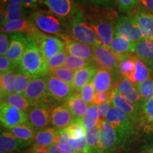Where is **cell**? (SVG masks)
Listing matches in <instances>:
<instances>
[{
    "mask_svg": "<svg viewBox=\"0 0 153 153\" xmlns=\"http://www.w3.org/2000/svg\"><path fill=\"white\" fill-rule=\"evenodd\" d=\"M87 22L101 42L102 46L109 48L114 37V26L118 18L114 8L89 7L85 13Z\"/></svg>",
    "mask_w": 153,
    "mask_h": 153,
    "instance_id": "6da1fadb",
    "label": "cell"
},
{
    "mask_svg": "<svg viewBox=\"0 0 153 153\" xmlns=\"http://www.w3.org/2000/svg\"><path fill=\"white\" fill-rule=\"evenodd\" d=\"M28 43L25 52L17 65L19 72L28 76L48 74L49 70L47 61L32 39L28 37Z\"/></svg>",
    "mask_w": 153,
    "mask_h": 153,
    "instance_id": "7a4b0ae2",
    "label": "cell"
},
{
    "mask_svg": "<svg viewBox=\"0 0 153 153\" xmlns=\"http://www.w3.org/2000/svg\"><path fill=\"white\" fill-rule=\"evenodd\" d=\"M29 19L40 31L48 35L59 36L64 41L68 38L66 33L69 32V29L65 24L64 21L50 11H35L30 14Z\"/></svg>",
    "mask_w": 153,
    "mask_h": 153,
    "instance_id": "3957f363",
    "label": "cell"
},
{
    "mask_svg": "<svg viewBox=\"0 0 153 153\" xmlns=\"http://www.w3.org/2000/svg\"><path fill=\"white\" fill-rule=\"evenodd\" d=\"M69 33L72 40L90 45H101L97 34L89 26L85 13L79 11L71 19Z\"/></svg>",
    "mask_w": 153,
    "mask_h": 153,
    "instance_id": "277c9868",
    "label": "cell"
},
{
    "mask_svg": "<svg viewBox=\"0 0 153 153\" xmlns=\"http://www.w3.org/2000/svg\"><path fill=\"white\" fill-rule=\"evenodd\" d=\"M27 36L33 40L46 61L55 55L65 50L66 44L65 41L57 36L44 33L37 28Z\"/></svg>",
    "mask_w": 153,
    "mask_h": 153,
    "instance_id": "5b68a950",
    "label": "cell"
},
{
    "mask_svg": "<svg viewBox=\"0 0 153 153\" xmlns=\"http://www.w3.org/2000/svg\"><path fill=\"white\" fill-rule=\"evenodd\" d=\"M105 120L108 122L114 128L121 145L134 133L135 120L117 107L113 106L111 108L107 113Z\"/></svg>",
    "mask_w": 153,
    "mask_h": 153,
    "instance_id": "8992f818",
    "label": "cell"
},
{
    "mask_svg": "<svg viewBox=\"0 0 153 153\" xmlns=\"http://www.w3.org/2000/svg\"><path fill=\"white\" fill-rule=\"evenodd\" d=\"M51 107L46 101H41L30 106L27 114L28 123L36 131L48 128L51 125Z\"/></svg>",
    "mask_w": 153,
    "mask_h": 153,
    "instance_id": "52a82bcc",
    "label": "cell"
},
{
    "mask_svg": "<svg viewBox=\"0 0 153 153\" xmlns=\"http://www.w3.org/2000/svg\"><path fill=\"white\" fill-rule=\"evenodd\" d=\"M114 36H117L131 43L143 40L142 32L129 16H120L114 26Z\"/></svg>",
    "mask_w": 153,
    "mask_h": 153,
    "instance_id": "ba28073f",
    "label": "cell"
},
{
    "mask_svg": "<svg viewBox=\"0 0 153 153\" xmlns=\"http://www.w3.org/2000/svg\"><path fill=\"white\" fill-rule=\"evenodd\" d=\"M93 61L95 65L100 68L106 69L117 76L119 73L118 70V57L108 48L98 45L92 46Z\"/></svg>",
    "mask_w": 153,
    "mask_h": 153,
    "instance_id": "9c48e42d",
    "label": "cell"
},
{
    "mask_svg": "<svg viewBox=\"0 0 153 153\" xmlns=\"http://www.w3.org/2000/svg\"><path fill=\"white\" fill-rule=\"evenodd\" d=\"M23 96L29 101L31 106L46 101L48 97H49L47 87V74L33 76Z\"/></svg>",
    "mask_w": 153,
    "mask_h": 153,
    "instance_id": "30bf717a",
    "label": "cell"
},
{
    "mask_svg": "<svg viewBox=\"0 0 153 153\" xmlns=\"http://www.w3.org/2000/svg\"><path fill=\"white\" fill-rule=\"evenodd\" d=\"M0 120L3 127L11 130L17 126L26 123L28 121L27 114L4 101H1Z\"/></svg>",
    "mask_w": 153,
    "mask_h": 153,
    "instance_id": "8fae6325",
    "label": "cell"
},
{
    "mask_svg": "<svg viewBox=\"0 0 153 153\" xmlns=\"http://www.w3.org/2000/svg\"><path fill=\"white\" fill-rule=\"evenodd\" d=\"M47 87L49 97L58 101L65 102L76 91L73 86L51 74H47Z\"/></svg>",
    "mask_w": 153,
    "mask_h": 153,
    "instance_id": "7c38bea8",
    "label": "cell"
},
{
    "mask_svg": "<svg viewBox=\"0 0 153 153\" xmlns=\"http://www.w3.org/2000/svg\"><path fill=\"white\" fill-rule=\"evenodd\" d=\"M99 138L103 152H116L120 145H121L116 132L115 131L112 126L106 120H104L102 122H99Z\"/></svg>",
    "mask_w": 153,
    "mask_h": 153,
    "instance_id": "4fadbf2b",
    "label": "cell"
},
{
    "mask_svg": "<svg viewBox=\"0 0 153 153\" xmlns=\"http://www.w3.org/2000/svg\"><path fill=\"white\" fill-rule=\"evenodd\" d=\"M49 11L65 21L72 18L79 11L75 0H45Z\"/></svg>",
    "mask_w": 153,
    "mask_h": 153,
    "instance_id": "5bb4252c",
    "label": "cell"
},
{
    "mask_svg": "<svg viewBox=\"0 0 153 153\" xmlns=\"http://www.w3.org/2000/svg\"><path fill=\"white\" fill-rule=\"evenodd\" d=\"M28 40V36L26 33L11 34L9 48L5 56L16 65L19 64L24 55Z\"/></svg>",
    "mask_w": 153,
    "mask_h": 153,
    "instance_id": "9a60e30c",
    "label": "cell"
},
{
    "mask_svg": "<svg viewBox=\"0 0 153 153\" xmlns=\"http://www.w3.org/2000/svg\"><path fill=\"white\" fill-rule=\"evenodd\" d=\"M75 120V118L65 104L54 107L51 111V125L53 128L62 131L66 129Z\"/></svg>",
    "mask_w": 153,
    "mask_h": 153,
    "instance_id": "2e32d148",
    "label": "cell"
},
{
    "mask_svg": "<svg viewBox=\"0 0 153 153\" xmlns=\"http://www.w3.org/2000/svg\"><path fill=\"white\" fill-rule=\"evenodd\" d=\"M129 16L141 30L143 39H153L152 14L137 9L131 12Z\"/></svg>",
    "mask_w": 153,
    "mask_h": 153,
    "instance_id": "e0dca14e",
    "label": "cell"
},
{
    "mask_svg": "<svg viewBox=\"0 0 153 153\" xmlns=\"http://www.w3.org/2000/svg\"><path fill=\"white\" fill-rule=\"evenodd\" d=\"M114 90L123 95L126 99L135 104L140 106H142L143 104L135 85L128 78L123 76L119 78L115 84Z\"/></svg>",
    "mask_w": 153,
    "mask_h": 153,
    "instance_id": "ac0fdd59",
    "label": "cell"
},
{
    "mask_svg": "<svg viewBox=\"0 0 153 153\" xmlns=\"http://www.w3.org/2000/svg\"><path fill=\"white\" fill-rule=\"evenodd\" d=\"M112 104L131 116L135 121L142 112V106L132 102L114 89L112 90Z\"/></svg>",
    "mask_w": 153,
    "mask_h": 153,
    "instance_id": "d6986e66",
    "label": "cell"
},
{
    "mask_svg": "<svg viewBox=\"0 0 153 153\" xmlns=\"http://www.w3.org/2000/svg\"><path fill=\"white\" fill-rule=\"evenodd\" d=\"M31 144L17 138L9 132H1L0 136V152L14 153L22 151Z\"/></svg>",
    "mask_w": 153,
    "mask_h": 153,
    "instance_id": "ffe728a7",
    "label": "cell"
},
{
    "mask_svg": "<svg viewBox=\"0 0 153 153\" xmlns=\"http://www.w3.org/2000/svg\"><path fill=\"white\" fill-rule=\"evenodd\" d=\"M116 76L106 69L99 68L97 70L92 81L96 91L99 92H109L114 89Z\"/></svg>",
    "mask_w": 153,
    "mask_h": 153,
    "instance_id": "44dd1931",
    "label": "cell"
},
{
    "mask_svg": "<svg viewBox=\"0 0 153 153\" xmlns=\"http://www.w3.org/2000/svg\"><path fill=\"white\" fill-rule=\"evenodd\" d=\"M62 137V131L54 128H46L36 131L34 140V145L42 148H47L51 145L57 144Z\"/></svg>",
    "mask_w": 153,
    "mask_h": 153,
    "instance_id": "7402d4cb",
    "label": "cell"
},
{
    "mask_svg": "<svg viewBox=\"0 0 153 153\" xmlns=\"http://www.w3.org/2000/svg\"><path fill=\"white\" fill-rule=\"evenodd\" d=\"M65 50L69 55L79 57L87 60H93L92 46L79 43L72 39L65 40Z\"/></svg>",
    "mask_w": 153,
    "mask_h": 153,
    "instance_id": "603a6c76",
    "label": "cell"
},
{
    "mask_svg": "<svg viewBox=\"0 0 153 153\" xmlns=\"http://www.w3.org/2000/svg\"><path fill=\"white\" fill-rule=\"evenodd\" d=\"M36 29V26L30 19L26 18L5 23L1 26V31L7 34L22 33L28 35Z\"/></svg>",
    "mask_w": 153,
    "mask_h": 153,
    "instance_id": "cb8c5ba5",
    "label": "cell"
},
{
    "mask_svg": "<svg viewBox=\"0 0 153 153\" xmlns=\"http://www.w3.org/2000/svg\"><path fill=\"white\" fill-rule=\"evenodd\" d=\"M65 104L72 113L75 119H82L89 106L76 91L65 102Z\"/></svg>",
    "mask_w": 153,
    "mask_h": 153,
    "instance_id": "d4e9b609",
    "label": "cell"
},
{
    "mask_svg": "<svg viewBox=\"0 0 153 153\" xmlns=\"http://www.w3.org/2000/svg\"><path fill=\"white\" fill-rule=\"evenodd\" d=\"M97 70L98 69L96 67L93 66L75 71L74 79L72 85L75 91L79 93L82 88L89 82H91Z\"/></svg>",
    "mask_w": 153,
    "mask_h": 153,
    "instance_id": "484cf974",
    "label": "cell"
},
{
    "mask_svg": "<svg viewBox=\"0 0 153 153\" xmlns=\"http://www.w3.org/2000/svg\"><path fill=\"white\" fill-rule=\"evenodd\" d=\"M151 77H152V74H151L149 66L144 61L140 60L139 57L136 56L135 68H134L133 73L129 76L128 79L131 80L134 85H137L146 81L147 79Z\"/></svg>",
    "mask_w": 153,
    "mask_h": 153,
    "instance_id": "4316f807",
    "label": "cell"
},
{
    "mask_svg": "<svg viewBox=\"0 0 153 153\" xmlns=\"http://www.w3.org/2000/svg\"><path fill=\"white\" fill-rule=\"evenodd\" d=\"M135 55L150 65L153 62V39H143L135 44Z\"/></svg>",
    "mask_w": 153,
    "mask_h": 153,
    "instance_id": "83f0119b",
    "label": "cell"
},
{
    "mask_svg": "<svg viewBox=\"0 0 153 153\" xmlns=\"http://www.w3.org/2000/svg\"><path fill=\"white\" fill-rule=\"evenodd\" d=\"M16 71H11L1 74L0 77V94L1 101L4 100L8 96L14 93V82L17 74Z\"/></svg>",
    "mask_w": 153,
    "mask_h": 153,
    "instance_id": "f1b7e54d",
    "label": "cell"
},
{
    "mask_svg": "<svg viewBox=\"0 0 153 153\" xmlns=\"http://www.w3.org/2000/svg\"><path fill=\"white\" fill-rule=\"evenodd\" d=\"M135 44L136 43H131L117 36H114L109 48L118 56L126 53H134Z\"/></svg>",
    "mask_w": 153,
    "mask_h": 153,
    "instance_id": "f546056e",
    "label": "cell"
},
{
    "mask_svg": "<svg viewBox=\"0 0 153 153\" xmlns=\"http://www.w3.org/2000/svg\"><path fill=\"white\" fill-rule=\"evenodd\" d=\"M118 70L120 75L128 78L133 73L135 65L136 55L132 53H126L118 55Z\"/></svg>",
    "mask_w": 153,
    "mask_h": 153,
    "instance_id": "4dcf8cb0",
    "label": "cell"
},
{
    "mask_svg": "<svg viewBox=\"0 0 153 153\" xmlns=\"http://www.w3.org/2000/svg\"><path fill=\"white\" fill-rule=\"evenodd\" d=\"M10 132L17 138L29 143H34L36 131L28 122L19 125L10 130Z\"/></svg>",
    "mask_w": 153,
    "mask_h": 153,
    "instance_id": "1f68e13d",
    "label": "cell"
},
{
    "mask_svg": "<svg viewBox=\"0 0 153 153\" xmlns=\"http://www.w3.org/2000/svg\"><path fill=\"white\" fill-rule=\"evenodd\" d=\"M100 124L91 129L86 130V139L91 153H104L101 149L99 138Z\"/></svg>",
    "mask_w": 153,
    "mask_h": 153,
    "instance_id": "d6a6232c",
    "label": "cell"
},
{
    "mask_svg": "<svg viewBox=\"0 0 153 153\" xmlns=\"http://www.w3.org/2000/svg\"><path fill=\"white\" fill-rule=\"evenodd\" d=\"M24 6L7 4L4 8V21L1 26L5 23L19 20L26 18V12Z\"/></svg>",
    "mask_w": 153,
    "mask_h": 153,
    "instance_id": "836d02e7",
    "label": "cell"
},
{
    "mask_svg": "<svg viewBox=\"0 0 153 153\" xmlns=\"http://www.w3.org/2000/svg\"><path fill=\"white\" fill-rule=\"evenodd\" d=\"M82 120L86 130L91 129L98 125L99 123L98 105L95 104L89 105L87 112Z\"/></svg>",
    "mask_w": 153,
    "mask_h": 153,
    "instance_id": "e575fe53",
    "label": "cell"
},
{
    "mask_svg": "<svg viewBox=\"0 0 153 153\" xmlns=\"http://www.w3.org/2000/svg\"><path fill=\"white\" fill-rule=\"evenodd\" d=\"M1 101H4L8 104L16 107L17 108L26 113L28 111V110L29 109L30 106H31L29 101L25 98L24 96L15 92L8 96L4 100Z\"/></svg>",
    "mask_w": 153,
    "mask_h": 153,
    "instance_id": "d590c367",
    "label": "cell"
},
{
    "mask_svg": "<svg viewBox=\"0 0 153 153\" xmlns=\"http://www.w3.org/2000/svg\"><path fill=\"white\" fill-rule=\"evenodd\" d=\"M94 64L95 63L93 60H84V59L79 58V57L72 56V55H68L64 66L75 72L76 70H81V69L94 66Z\"/></svg>",
    "mask_w": 153,
    "mask_h": 153,
    "instance_id": "8d00e7d4",
    "label": "cell"
},
{
    "mask_svg": "<svg viewBox=\"0 0 153 153\" xmlns=\"http://www.w3.org/2000/svg\"><path fill=\"white\" fill-rule=\"evenodd\" d=\"M74 74H75V72L70 69L67 68L66 67H61V68L51 70L48 73V74H51V75L67 82L70 85H73Z\"/></svg>",
    "mask_w": 153,
    "mask_h": 153,
    "instance_id": "74e56055",
    "label": "cell"
},
{
    "mask_svg": "<svg viewBox=\"0 0 153 153\" xmlns=\"http://www.w3.org/2000/svg\"><path fill=\"white\" fill-rule=\"evenodd\" d=\"M137 91L140 95L143 102H146L153 99V79L152 77L146 81L135 85Z\"/></svg>",
    "mask_w": 153,
    "mask_h": 153,
    "instance_id": "f35d334b",
    "label": "cell"
},
{
    "mask_svg": "<svg viewBox=\"0 0 153 153\" xmlns=\"http://www.w3.org/2000/svg\"><path fill=\"white\" fill-rule=\"evenodd\" d=\"M67 133L72 138L78 140L86 135V128L82 119H75L71 125L65 129Z\"/></svg>",
    "mask_w": 153,
    "mask_h": 153,
    "instance_id": "ab89813d",
    "label": "cell"
},
{
    "mask_svg": "<svg viewBox=\"0 0 153 153\" xmlns=\"http://www.w3.org/2000/svg\"><path fill=\"white\" fill-rule=\"evenodd\" d=\"M77 4L89 7H104L114 8L116 4V0H75Z\"/></svg>",
    "mask_w": 153,
    "mask_h": 153,
    "instance_id": "60d3db41",
    "label": "cell"
},
{
    "mask_svg": "<svg viewBox=\"0 0 153 153\" xmlns=\"http://www.w3.org/2000/svg\"><path fill=\"white\" fill-rule=\"evenodd\" d=\"M33 76H28L24 74L22 72H17L16 79L14 82V90L15 93L23 95L24 91H26L28 84L30 80L33 79Z\"/></svg>",
    "mask_w": 153,
    "mask_h": 153,
    "instance_id": "b9f144b4",
    "label": "cell"
},
{
    "mask_svg": "<svg viewBox=\"0 0 153 153\" xmlns=\"http://www.w3.org/2000/svg\"><path fill=\"white\" fill-rule=\"evenodd\" d=\"M68 52L66 50L62 51V52L57 53V54L55 55L54 56L49 59L47 61L48 67L49 71L51 70H55V69L61 68L65 64L67 58H68ZM49 73V72H48Z\"/></svg>",
    "mask_w": 153,
    "mask_h": 153,
    "instance_id": "7bdbcfd3",
    "label": "cell"
},
{
    "mask_svg": "<svg viewBox=\"0 0 153 153\" xmlns=\"http://www.w3.org/2000/svg\"><path fill=\"white\" fill-rule=\"evenodd\" d=\"M96 91L92 82H89L87 85L82 89L79 93L81 98L85 101L88 105L93 104L94 98Z\"/></svg>",
    "mask_w": 153,
    "mask_h": 153,
    "instance_id": "ee69618b",
    "label": "cell"
},
{
    "mask_svg": "<svg viewBox=\"0 0 153 153\" xmlns=\"http://www.w3.org/2000/svg\"><path fill=\"white\" fill-rule=\"evenodd\" d=\"M139 0H116L118 9L123 13H131L138 4Z\"/></svg>",
    "mask_w": 153,
    "mask_h": 153,
    "instance_id": "f6af8a7d",
    "label": "cell"
},
{
    "mask_svg": "<svg viewBox=\"0 0 153 153\" xmlns=\"http://www.w3.org/2000/svg\"><path fill=\"white\" fill-rule=\"evenodd\" d=\"M141 113L153 128V99L143 103Z\"/></svg>",
    "mask_w": 153,
    "mask_h": 153,
    "instance_id": "bcb514c9",
    "label": "cell"
},
{
    "mask_svg": "<svg viewBox=\"0 0 153 153\" xmlns=\"http://www.w3.org/2000/svg\"><path fill=\"white\" fill-rule=\"evenodd\" d=\"M16 65L7 58L5 55L0 57V73L1 74L14 71Z\"/></svg>",
    "mask_w": 153,
    "mask_h": 153,
    "instance_id": "7dc6e473",
    "label": "cell"
},
{
    "mask_svg": "<svg viewBox=\"0 0 153 153\" xmlns=\"http://www.w3.org/2000/svg\"><path fill=\"white\" fill-rule=\"evenodd\" d=\"M113 106L112 104V94L111 97L106 102L101 105H98V114H99V122H102L105 120L106 116L108 111Z\"/></svg>",
    "mask_w": 153,
    "mask_h": 153,
    "instance_id": "c3c4849f",
    "label": "cell"
},
{
    "mask_svg": "<svg viewBox=\"0 0 153 153\" xmlns=\"http://www.w3.org/2000/svg\"><path fill=\"white\" fill-rule=\"evenodd\" d=\"M10 41L9 39V36L7 33L1 31L0 34V55L1 56H4L7 54L9 48Z\"/></svg>",
    "mask_w": 153,
    "mask_h": 153,
    "instance_id": "681fc988",
    "label": "cell"
},
{
    "mask_svg": "<svg viewBox=\"0 0 153 153\" xmlns=\"http://www.w3.org/2000/svg\"><path fill=\"white\" fill-rule=\"evenodd\" d=\"M112 91L109 92H99V91H96L94 98L93 104L97 105H101L106 102L109 99L111 96Z\"/></svg>",
    "mask_w": 153,
    "mask_h": 153,
    "instance_id": "f907efd6",
    "label": "cell"
},
{
    "mask_svg": "<svg viewBox=\"0 0 153 153\" xmlns=\"http://www.w3.org/2000/svg\"><path fill=\"white\" fill-rule=\"evenodd\" d=\"M137 7L138 10L144 11L153 15V0H139Z\"/></svg>",
    "mask_w": 153,
    "mask_h": 153,
    "instance_id": "816d5d0a",
    "label": "cell"
},
{
    "mask_svg": "<svg viewBox=\"0 0 153 153\" xmlns=\"http://www.w3.org/2000/svg\"><path fill=\"white\" fill-rule=\"evenodd\" d=\"M25 8L36 9L42 4H45V0H22Z\"/></svg>",
    "mask_w": 153,
    "mask_h": 153,
    "instance_id": "f5cc1de1",
    "label": "cell"
},
{
    "mask_svg": "<svg viewBox=\"0 0 153 153\" xmlns=\"http://www.w3.org/2000/svg\"><path fill=\"white\" fill-rule=\"evenodd\" d=\"M50 153H69L66 150L61 148L57 144H54L45 148Z\"/></svg>",
    "mask_w": 153,
    "mask_h": 153,
    "instance_id": "db71d44e",
    "label": "cell"
},
{
    "mask_svg": "<svg viewBox=\"0 0 153 153\" xmlns=\"http://www.w3.org/2000/svg\"><path fill=\"white\" fill-rule=\"evenodd\" d=\"M27 153H50L45 148L34 145L27 151Z\"/></svg>",
    "mask_w": 153,
    "mask_h": 153,
    "instance_id": "11a10c76",
    "label": "cell"
},
{
    "mask_svg": "<svg viewBox=\"0 0 153 153\" xmlns=\"http://www.w3.org/2000/svg\"><path fill=\"white\" fill-rule=\"evenodd\" d=\"M14 4L18 6H24L22 3V0H1V5L7 6V4Z\"/></svg>",
    "mask_w": 153,
    "mask_h": 153,
    "instance_id": "9f6ffc18",
    "label": "cell"
},
{
    "mask_svg": "<svg viewBox=\"0 0 153 153\" xmlns=\"http://www.w3.org/2000/svg\"><path fill=\"white\" fill-rule=\"evenodd\" d=\"M149 68L150 69V72H151V74H152V76L153 77V62L152 64H150V65H148Z\"/></svg>",
    "mask_w": 153,
    "mask_h": 153,
    "instance_id": "6f0895ef",
    "label": "cell"
},
{
    "mask_svg": "<svg viewBox=\"0 0 153 153\" xmlns=\"http://www.w3.org/2000/svg\"><path fill=\"white\" fill-rule=\"evenodd\" d=\"M26 153H27V152H26Z\"/></svg>",
    "mask_w": 153,
    "mask_h": 153,
    "instance_id": "680465c9",
    "label": "cell"
},
{
    "mask_svg": "<svg viewBox=\"0 0 153 153\" xmlns=\"http://www.w3.org/2000/svg\"><path fill=\"white\" fill-rule=\"evenodd\" d=\"M152 153H153V152H152Z\"/></svg>",
    "mask_w": 153,
    "mask_h": 153,
    "instance_id": "91938a15",
    "label": "cell"
}]
</instances>
